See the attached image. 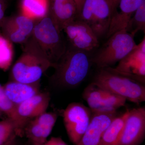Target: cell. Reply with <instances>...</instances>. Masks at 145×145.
<instances>
[{"label": "cell", "instance_id": "cell-6", "mask_svg": "<svg viewBox=\"0 0 145 145\" xmlns=\"http://www.w3.org/2000/svg\"><path fill=\"white\" fill-rule=\"evenodd\" d=\"M112 11L109 0H85L76 19L88 25L100 39L106 36Z\"/></svg>", "mask_w": 145, "mask_h": 145}, {"label": "cell", "instance_id": "cell-16", "mask_svg": "<svg viewBox=\"0 0 145 145\" xmlns=\"http://www.w3.org/2000/svg\"><path fill=\"white\" fill-rule=\"evenodd\" d=\"M3 87L7 96L16 105H19L40 92V82L27 84L13 81L7 83Z\"/></svg>", "mask_w": 145, "mask_h": 145}, {"label": "cell", "instance_id": "cell-31", "mask_svg": "<svg viewBox=\"0 0 145 145\" xmlns=\"http://www.w3.org/2000/svg\"><path fill=\"white\" fill-rule=\"evenodd\" d=\"M9 145H16V143H13V144H10Z\"/></svg>", "mask_w": 145, "mask_h": 145}, {"label": "cell", "instance_id": "cell-12", "mask_svg": "<svg viewBox=\"0 0 145 145\" xmlns=\"http://www.w3.org/2000/svg\"><path fill=\"white\" fill-rule=\"evenodd\" d=\"M117 116V111L92 112L88 126L77 145H100L105 131Z\"/></svg>", "mask_w": 145, "mask_h": 145}, {"label": "cell", "instance_id": "cell-2", "mask_svg": "<svg viewBox=\"0 0 145 145\" xmlns=\"http://www.w3.org/2000/svg\"><path fill=\"white\" fill-rule=\"evenodd\" d=\"M24 44L23 51L11 70L13 81L32 84L40 82L52 65L30 36Z\"/></svg>", "mask_w": 145, "mask_h": 145}, {"label": "cell", "instance_id": "cell-23", "mask_svg": "<svg viewBox=\"0 0 145 145\" xmlns=\"http://www.w3.org/2000/svg\"><path fill=\"white\" fill-rule=\"evenodd\" d=\"M126 101V99L121 96L108 91L106 96L99 104L95 112L116 111L117 109L125 105Z\"/></svg>", "mask_w": 145, "mask_h": 145}, {"label": "cell", "instance_id": "cell-28", "mask_svg": "<svg viewBox=\"0 0 145 145\" xmlns=\"http://www.w3.org/2000/svg\"><path fill=\"white\" fill-rule=\"evenodd\" d=\"M78 10V15L80 13L85 0H74Z\"/></svg>", "mask_w": 145, "mask_h": 145}, {"label": "cell", "instance_id": "cell-3", "mask_svg": "<svg viewBox=\"0 0 145 145\" xmlns=\"http://www.w3.org/2000/svg\"><path fill=\"white\" fill-rule=\"evenodd\" d=\"M91 83L134 103L145 101V84L117 73L112 67L98 69Z\"/></svg>", "mask_w": 145, "mask_h": 145}, {"label": "cell", "instance_id": "cell-8", "mask_svg": "<svg viewBox=\"0 0 145 145\" xmlns=\"http://www.w3.org/2000/svg\"><path fill=\"white\" fill-rule=\"evenodd\" d=\"M63 31L66 35L69 45L74 48L93 53L99 48V39L90 27L75 19L67 24Z\"/></svg>", "mask_w": 145, "mask_h": 145}, {"label": "cell", "instance_id": "cell-5", "mask_svg": "<svg viewBox=\"0 0 145 145\" xmlns=\"http://www.w3.org/2000/svg\"><path fill=\"white\" fill-rule=\"evenodd\" d=\"M92 55V63L98 69L111 67L119 62L135 48L137 44L134 36L126 30L117 31Z\"/></svg>", "mask_w": 145, "mask_h": 145}, {"label": "cell", "instance_id": "cell-22", "mask_svg": "<svg viewBox=\"0 0 145 145\" xmlns=\"http://www.w3.org/2000/svg\"><path fill=\"white\" fill-rule=\"evenodd\" d=\"M22 134L13 120L7 118L0 121V145H8L16 142V137Z\"/></svg>", "mask_w": 145, "mask_h": 145}, {"label": "cell", "instance_id": "cell-18", "mask_svg": "<svg viewBox=\"0 0 145 145\" xmlns=\"http://www.w3.org/2000/svg\"><path fill=\"white\" fill-rule=\"evenodd\" d=\"M49 0H21L20 14L34 21H39L49 13Z\"/></svg>", "mask_w": 145, "mask_h": 145}, {"label": "cell", "instance_id": "cell-26", "mask_svg": "<svg viewBox=\"0 0 145 145\" xmlns=\"http://www.w3.org/2000/svg\"><path fill=\"white\" fill-rule=\"evenodd\" d=\"M43 145H67L64 141L59 137H51L47 140Z\"/></svg>", "mask_w": 145, "mask_h": 145}, {"label": "cell", "instance_id": "cell-25", "mask_svg": "<svg viewBox=\"0 0 145 145\" xmlns=\"http://www.w3.org/2000/svg\"><path fill=\"white\" fill-rule=\"evenodd\" d=\"M14 50L12 43L0 34V69L6 71L13 61Z\"/></svg>", "mask_w": 145, "mask_h": 145}, {"label": "cell", "instance_id": "cell-13", "mask_svg": "<svg viewBox=\"0 0 145 145\" xmlns=\"http://www.w3.org/2000/svg\"><path fill=\"white\" fill-rule=\"evenodd\" d=\"M144 0H120L112 12L108 31V39L117 31L126 30L131 19Z\"/></svg>", "mask_w": 145, "mask_h": 145}, {"label": "cell", "instance_id": "cell-19", "mask_svg": "<svg viewBox=\"0 0 145 145\" xmlns=\"http://www.w3.org/2000/svg\"><path fill=\"white\" fill-rule=\"evenodd\" d=\"M0 110L4 113L8 118L13 120L16 123L18 128L24 133L25 125L29 120L22 118L18 114L17 105L10 101L7 96L3 87L0 85Z\"/></svg>", "mask_w": 145, "mask_h": 145}, {"label": "cell", "instance_id": "cell-21", "mask_svg": "<svg viewBox=\"0 0 145 145\" xmlns=\"http://www.w3.org/2000/svg\"><path fill=\"white\" fill-rule=\"evenodd\" d=\"M108 91L91 83L82 93L83 99L86 101L92 112H95L99 104L106 96Z\"/></svg>", "mask_w": 145, "mask_h": 145}, {"label": "cell", "instance_id": "cell-1", "mask_svg": "<svg viewBox=\"0 0 145 145\" xmlns=\"http://www.w3.org/2000/svg\"><path fill=\"white\" fill-rule=\"evenodd\" d=\"M93 53L76 49L68 44L65 52L54 64L50 84L60 88L77 87L84 80L93 64Z\"/></svg>", "mask_w": 145, "mask_h": 145}, {"label": "cell", "instance_id": "cell-24", "mask_svg": "<svg viewBox=\"0 0 145 145\" xmlns=\"http://www.w3.org/2000/svg\"><path fill=\"white\" fill-rule=\"evenodd\" d=\"M126 30L135 36L139 31H145V0H144L131 19Z\"/></svg>", "mask_w": 145, "mask_h": 145}, {"label": "cell", "instance_id": "cell-14", "mask_svg": "<svg viewBox=\"0 0 145 145\" xmlns=\"http://www.w3.org/2000/svg\"><path fill=\"white\" fill-rule=\"evenodd\" d=\"M48 14L59 29L64 27L78 16V10L74 0H49Z\"/></svg>", "mask_w": 145, "mask_h": 145}, {"label": "cell", "instance_id": "cell-20", "mask_svg": "<svg viewBox=\"0 0 145 145\" xmlns=\"http://www.w3.org/2000/svg\"><path fill=\"white\" fill-rule=\"evenodd\" d=\"M52 131L39 124L34 119H30L24 127V134L29 140L31 145H43Z\"/></svg>", "mask_w": 145, "mask_h": 145}, {"label": "cell", "instance_id": "cell-17", "mask_svg": "<svg viewBox=\"0 0 145 145\" xmlns=\"http://www.w3.org/2000/svg\"><path fill=\"white\" fill-rule=\"evenodd\" d=\"M127 110L123 114L113 119L101 138L100 145H119L125 123L129 114Z\"/></svg>", "mask_w": 145, "mask_h": 145}, {"label": "cell", "instance_id": "cell-4", "mask_svg": "<svg viewBox=\"0 0 145 145\" xmlns=\"http://www.w3.org/2000/svg\"><path fill=\"white\" fill-rule=\"evenodd\" d=\"M49 14L36 21L31 37L52 65L59 61L66 50L67 44L62 32Z\"/></svg>", "mask_w": 145, "mask_h": 145}, {"label": "cell", "instance_id": "cell-10", "mask_svg": "<svg viewBox=\"0 0 145 145\" xmlns=\"http://www.w3.org/2000/svg\"><path fill=\"white\" fill-rule=\"evenodd\" d=\"M145 135V108L129 110L119 145H140Z\"/></svg>", "mask_w": 145, "mask_h": 145}, {"label": "cell", "instance_id": "cell-29", "mask_svg": "<svg viewBox=\"0 0 145 145\" xmlns=\"http://www.w3.org/2000/svg\"><path fill=\"white\" fill-rule=\"evenodd\" d=\"M109 1L113 11L118 5L120 0H109Z\"/></svg>", "mask_w": 145, "mask_h": 145}, {"label": "cell", "instance_id": "cell-30", "mask_svg": "<svg viewBox=\"0 0 145 145\" xmlns=\"http://www.w3.org/2000/svg\"><path fill=\"white\" fill-rule=\"evenodd\" d=\"M6 0H0V2H5Z\"/></svg>", "mask_w": 145, "mask_h": 145}, {"label": "cell", "instance_id": "cell-11", "mask_svg": "<svg viewBox=\"0 0 145 145\" xmlns=\"http://www.w3.org/2000/svg\"><path fill=\"white\" fill-rule=\"evenodd\" d=\"M36 22L21 14L5 17L1 27L3 35L12 43L23 44L32 35Z\"/></svg>", "mask_w": 145, "mask_h": 145}, {"label": "cell", "instance_id": "cell-27", "mask_svg": "<svg viewBox=\"0 0 145 145\" xmlns=\"http://www.w3.org/2000/svg\"><path fill=\"white\" fill-rule=\"evenodd\" d=\"M5 2H0V28L1 27L3 22L5 18Z\"/></svg>", "mask_w": 145, "mask_h": 145}, {"label": "cell", "instance_id": "cell-9", "mask_svg": "<svg viewBox=\"0 0 145 145\" xmlns=\"http://www.w3.org/2000/svg\"><path fill=\"white\" fill-rule=\"evenodd\" d=\"M112 70L119 74L145 84V39L118 62Z\"/></svg>", "mask_w": 145, "mask_h": 145}, {"label": "cell", "instance_id": "cell-15", "mask_svg": "<svg viewBox=\"0 0 145 145\" xmlns=\"http://www.w3.org/2000/svg\"><path fill=\"white\" fill-rule=\"evenodd\" d=\"M50 100V96L48 92H39L17 105L18 114L25 120L36 118L46 112Z\"/></svg>", "mask_w": 145, "mask_h": 145}, {"label": "cell", "instance_id": "cell-7", "mask_svg": "<svg viewBox=\"0 0 145 145\" xmlns=\"http://www.w3.org/2000/svg\"><path fill=\"white\" fill-rule=\"evenodd\" d=\"M92 115L89 108L79 103H71L63 112L65 128L70 141L78 145L88 127Z\"/></svg>", "mask_w": 145, "mask_h": 145}]
</instances>
